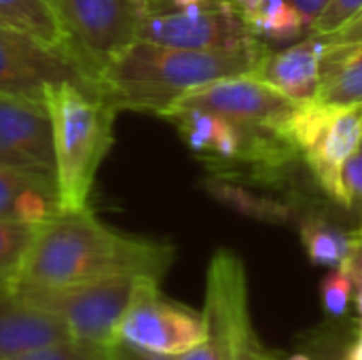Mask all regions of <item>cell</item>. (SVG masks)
<instances>
[{"label": "cell", "mask_w": 362, "mask_h": 360, "mask_svg": "<svg viewBox=\"0 0 362 360\" xmlns=\"http://www.w3.org/2000/svg\"><path fill=\"white\" fill-rule=\"evenodd\" d=\"M174 257V246L125 236L91 208L59 212L38 227L15 284L66 286L119 276L161 280Z\"/></svg>", "instance_id": "cell-1"}, {"label": "cell", "mask_w": 362, "mask_h": 360, "mask_svg": "<svg viewBox=\"0 0 362 360\" xmlns=\"http://www.w3.org/2000/svg\"><path fill=\"white\" fill-rule=\"evenodd\" d=\"M265 45L244 51H193L136 40L100 74V91L117 110L163 115L185 93L218 79L250 74Z\"/></svg>", "instance_id": "cell-2"}, {"label": "cell", "mask_w": 362, "mask_h": 360, "mask_svg": "<svg viewBox=\"0 0 362 360\" xmlns=\"http://www.w3.org/2000/svg\"><path fill=\"white\" fill-rule=\"evenodd\" d=\"M45 106L53 125L59 210H87L95 174L112 144V125L119 110L100 87L78 81L49 85Z\"/></svg>", "instance_id": "cell-3"}, {"label": "cell", "mask_w": 362, "mask_h": 360, "mask_svg": "<svg viewBox=\"0 0 362 360\" xmlns=\"http://www.w3.org/2000/svg\"><path fill=\"white\" fill-rule=\"evenodd\" d=\"M163 119L176 125L189 149L216 174L233 166H248L261 174H276L301 155L299 146L286 134L238 125L208 110H170Z\"/></svg>", "instance_id": "cell-4"}, {"label": "cell", "mask_w": 362, "mask_h": 360, "mask_svg": "<svg viewBox=\"0 0 362 360\" xmlns=\"http://www.w3.org/2000/svg\"><path fill=\"white\" fill-rule=\"evenodd\" d=\"M142 276H119L98 282L36 286L13 284L32 306L55 316L76 342L112 346L117 327L140 284Z\"/></svg>", "instance_id": "cell-5"}, {"label": "cell", "mask_w": 362, "mask_h": 360, "mask_svg": "<svg viewBox=\"0 0 362 360\" xmlns=\"http://www.w3.org/2000/svg\"><path fill=\"white\" fill-rule=\"evenodd\" d=\"M70 51L98 81L102 70L140 38L153 0H47Z\"/></svg>", "instance_id": "cell-6"}, {"label": "cell", "mask_w": 362, "mask_h": 360, "mask_svg": "<svg viewBox=\"0 0 362 360\" xmlns=\"http://www.w3.org/2000/svg\"><path fill=\"white\" fill-rule=\"evenodd\" d=\"M204 339V314L165 299L155 278L140 280L115 333L117 344L172 359L189 352Z\"/></svg>", "instance_id": "cell-7"}, {"label": "cell", "mask_w": 362, "mask_h": 360, "mask_svg": "<svg viewBox=\"0 0 362 360\" xmlns=\"http://www.w3.org/2000/svg\"><path fill=\"white\" fill-rule=\"evenodd\" d=\"M193 51H244L261 47L235 2L208 0L191 8L153 13L140 28V38Z\"/></svg>", "instance_id": "cell-8"}, {"label": "cell", "mask_w": 362, "mask_h": 360, "mask_svg": "<svg viewBox=\"0 0 362 360\" xmlns=\"http://www.w3.org/2000/svg\"><path fill=\"white\" fill-rule=\"evenodd\" d=\"M59 81L100 87L70 49L0 21V93L45 102L47 87Z\"/></svg>", "instance_id": "cell-9"}, {"label": "cell", "mask_w": 362, "mask_h": 360, "mask_svg": "<svg viewBox=\"0 0 362 360\" xmlns=\"http://www.w3.org/2000/svg\"><path fill=\"white\" fill-rule=\"evenodd\" d=\"M288 134L320 189L341 204L339 174L344 163L361 149L362 104L348 108H322L314 102L301 104Z\"/></svg>", "instance_id": "cell-10"}, {"label": "cell", "mask_w": 362, "mask_h": 360, "mask_svg": "<svg viewBox=\"0 0 362 360\" xmlns=\"http://www.w3.org/2000/svg\"><path fill=\"white\" fill-rule=\"evenodd\" d=\"M182 108L208 110L238 125L291 136V123L301 104L250 74H240L212 81L185 93L165 112Z\"/></svg>", "instance_id": "cell-11"}, {"label": "cell", "mask_w": 362, "mask_h": 360, "mask_svg": "<svg viewBox=\"0 0 362 360\" xmlns=\"http://www.w3.org/2000/svg\"><path fill=\"white\" fill-rule=\"evenodd\" d=\"M204 314L212 316L223 329L225 360L267 359L250 320L246 269L233 250H216L208 265Z\"/></svg>", "instance_id": "cell-12"}, {"label": "cell", "mask_w": 362, "mask_h": 360, "mask_svg": "<svg viewBox=\"0 0 362 360\" xmlns=\"http://www.w3.org/2000/svg\"><path fill=\"white\" fill-rule=\"evenodd\" d=\"M0 168L55 176L53 125L45 102L0 93Z\"/></svg>", "instance_id": "cell-13"}, {"label": "cell", "mask_w": 362, "mask_h": 360, "mask_svg": "<svg viewBox=\"0 0 362 360\" xmlns=\"http://www.w3.org/2000/svg\"><path fill=\"white\" fill-rule=\"evenodd\" d=\"M329 45L320 36H310L284 51H265L250 76L276 87L299 104L316 100L320 89V62Z\"/></svg>", "instance_id": "cell-14"}, {"label": "cell", "mask_w": 362, "mask_h": 360, "mask_svg": "<svg viewBox=\"0 0 362 360\" xmlns=\"http://www.w3.org/2000/svg\"><path fill=\"white\" fill-rule=\"evenodd\" d=\"M64 339L72 337L55 316L25 301L13 286L0 289V360H17Z\"/></svg>", "instance_id": "cell-15"}, {"label": "cell", "mask_w": 362, "mask_h": 360, "mask_svg": "<svg viewBox=\"0 0 362 360\" xmlns=\"http://www.w3.org/2000/svg\"><path fill=\"white\" fill-rule=\"evenodd\" d=\"M59 212L55 176L0 168V221L42 225Z\"/></svg>", "instance_id": "cell-16"}, {"label": "cell", "mask_w": 362, "mask_h": 360, "mask_svg": "<svg viewBox=\"0 0 362 360\" xmlns=\"http://www.w3.org/2000/svg\"><path fill=\"white\" fill-rule=\"evenodd\" d=\"M314 104L322 108L362 104V42L327 49L320 62V89Z\"/></svg>", "instance_id": "cell-17"}, {"label": "cell", "mask_w": 362, "mask_h": 360, "mask_svg": "<svg viewBox=\"0 0 362 360\" xmlns=\"http://www.w3.org/2000/svg\"><path fill=\"white\" fill-rule=\"evenodd\" d=\"M299 238L308 259L320 267H339L348 261L354 236L331 223L322 214H310L299 225Z\"/></svg>", "instance_id": "cell-18"}, {"label": "cell", "mask_w": 362, "mask_h": 360, "mask_svg": "<svg viewBox=\"0 0 362 360\" xmlns=\"http://www.w3.org/2000/svg\"><path fill=\"white\" fill-rule=\"evenodd\" d=\"M242 15L261 40H291L308 28L305 17L288 0H255L242 8Z\"/></svg>", "instance_id": "cell-19"}, {"label": "cell", "mask_w": 362, "mask_h": 360, "mask_svg": "<svg viewBox=\"0 0 362 360\" xmlns=\"http://www.w3.org/2000/svg\"><path fill=\"white\" fill-rule=\"evenodd\" d=\"M208 193L218 199L221 204L229 206L231 210L246 214L257 221H267V223H288L293 219V206L272 199L267 195L255 193L250 189H244L240 185L229 182L227 178L212 176L208 182Z\"/></svg>", "instance_id": "cell-20"}, {"label": "cell", "mask_w": 362, "mask_h": 360, "mask_svg": "<svg viewBox=\"0 0 362 360\" xmlns=\"http://www.w3.org/2000/svg\"><path fill=\"white\" fill-rule=\"evenodd\" d=\"M0 21L25 30L51 45L68 47V38L47 0H0Z\"/></svg>", "instance_id": "cell-21"}, {"label": "cell", "mask_w": 362, "mask_h": 360, "mask_svg": "<svg viewBox=\"0 0 362 360\" xmlns=\"http://www.w3.org/2000/svg\"><path fill=\"white\" fill-rule=\"evenodd\" d=\"M40 225L0 221V289L13 286Z\"/></svg>", "instance_id": "cell-22"}, {"label": "cell", "mask_w": 362, "mask_h": 360, "mask_svg": "<svg viewBox=\"0 0 362 360\" xmlns=\"http://www.w3.org/2000/svg\"><path fill=\"white\" fill-rule=\"evenodd\" d=\"M354 301V274L344 263L335 269H331L322 282H320V303L322 310L333 316L341 318L348 314L350 303Z\"/></svg>", "instance_id": "cell-23"}, {"label": "cell", "mask_w": 362, "mask_h": 360, "mask_svg": "<svg viewBox=\"0 0 362 360\" xmlns=\"http://www.w3.org/2000/svg\"><path fill=\"white\" fill-rule=\"evenodd\" d=\"M17 360H110V346H95L76 339H64L38 348Z\"/></svg>", "instance_id": "cell-24"}, {"label": "cell", "mask_w": 362, "mask_h": 360, "mask_svg": "<svg viewBox=\"0 0 362 360\" xmlns=\"http://www.w3.org/2000/svg\"><path fill=\"white\" fill-rule=\"evenodd\" d=\"M358 13H362V0H331L325 11L310 23V36H331L348 21H352Z\"/></svg>", "instance_id": "cell-25"}, {"label": "cell", "mask_w": 362, "mask_h": 360, "mask_svg": "<svg viewBox=\"0 0 362 360\" xmlns=\"http://www.w3.org/2000/svg\"><path fill=\"white\" fill-rule=\"evenodd\" d=\"M204 323H206V339L174 360H225V337L221 325L208 314H204Z\"/></svg>", "instance_id": "cell-26"}, {"label": "cell", "mask_w": 362, "mask_h": 360, "mask_svg": "<svg viewBox=\"0 0 362 360\" xmlns=\"http://www.w3.org/2000/svg\"><path fill=\"white\" fill-rule=\"evenodd\" d=\"M341 206L352 208L362 204V151H356L341 168Z\"/></svg>", "instance_id": "cell-27"}, {"label": "cell", "mask_w": 362, "mask_h": 360, "mask_svg": "<svg viewBox=\"0 0 362 360\" xmlns=\"http://www.w3.org/2000/svg\"><path fill=\"white\" fill-rule=\"evenodd\" d=\"M327 45H356L362 42V13H358L352 21H348L341 30H337L331 36H325Z\"/></svg>", "instance_id": "cell-28"}, {"label": "cell", "mask_w": 362, "mask_h": 360, "mask_svg": "<svg viewBox=\"0 0 362 360\" xmlns=\"http://www.w3.org/2000/svg\"><path fill=\"white\" fill-rule=\"evenodd\" d=\"M110 360H174L172 356H161V354H148L140 352L134 348H127L123 344H112L110 346Z\"/></svg>", "instance_id": "cell-29"}, {"label": "cell", "mask_w": 362, "mask_h": 360, "mask_svg": "<svg viewBox=\"0 0 362 360\" xmlns=\"http://www.w3.org/2000/svg\"><path fill=\"white\" fill-rule=\"evenodd\" d=\"M288 2L305 17L308 28H310V23L325 11V6H327L331 0H288Z\"/></svg>", "instance_id": "cell-30"}, {"label": "cell", "mask_w": 362, "mask_h": 360, "mask_svg": "<svg viewBox=\"0 0 362 360\" xmlns=\"http://www.w3.org/2000/svg\"><path fill=\"white\" fill-rule=\"evenodd\" d=\"M204 2H208V0H153V13L174 11V8H191V6H199Z\"/></svg>", "instance_id": "cell-31"}, {"label": "cell", "mask_w": 362, "mask_h": 360, "mask_svg": "<svg viewBox=\"0 0 362 360\" xmlns=\"http://www.w3.org/2000/svg\"><path fill=\"white\" fill-rule=\"evenodd\" d=\"M346 265H348L352 272L362 274V238H354V242H352V250H350V257H348Z\"/></svg>", "instance_id": "cell-32"}, {"label": "cell", "mask_w": 362, "mask_h": 360, "mask_svg": "<svg viewBox=\"0 0 362 360\" xmlns=\"http://www.w3.org/2000/svg\"><path fill=\"white\" fill-rule=\"evenodd\" d=\"M344 360H362V327L361 331H358V337L346 348Z\"/></svg>", "instance_id": "cell-33"}, {"label": "cell", "mask_w": 362, "mask_h": 360, "mask_svg": "<svg viewBox=\"0 0 362 360\" xmlns=\"http://www.w3.org/2000/svg\"><path fill=\"white\" fill-rule=\"evenodd\" d=\"M352 274H354V306H356L362 327V274H356V272H352Z\"/></svg>", "instance_id": "cell-34"}, {"label": "cell", "mask_w": 362, "mask_h": 360, "mask_svg": "<svg viewBox=\"0 0 362 360\" xmlns=\"http://www.w3.org/2000/svg\"><path fill=\"white\" fill-rule=\"evenodd\" d=\"M233 2H235V4H238L240 8H244V6H248L250 2H255V0H233Z\"/></svg>", "instance_id": "cell-35"}, {"label": "cell", "mask_w": 362, "mask_h": 360, "mask_svg": "<svg viewBox=\"0 0 362 360\" xmlns=\"http://www.w3.org/2000/svg\"><path fill=\"white\" fill-rule=\"evenodd\" d=\"M288 360H312L310 356H305V354H295V356H291Z\"/></svg>", "instance_id": "cell-36"}, {"label": "cell", "mask_w": 362, "mask_h": 360, "mask_svg": "<svg viewBox=\"0 0 362 360\" xmlns=\"http://www.w3.org/2000/svg\"><path fill=\"white\" fill-rule=\"evenodd\" d=\"M352 236H354V238H362V225H361V229H358V231H354Z\"/></svg>", "instance_id": "cell-37"}, {"label": "cell", "mask_w": 362, "mask_h": 360, "mask_svg": "<svg viewBox=\"0 0 362 360\" xmlns=\"http://www.w3.org/2000/svg\"><path fill=\"white\" fill-rule=\"evenodd\" d=\"M358 151H362V142H361V149H358Z\"/></svg>", "instance_id": "cell-38"}, {"label": "cell", "mask_w": 362, "mask_h": 360, "mask_svg": "<svg viewBox=\"0 0 362 360\" xmlns=\"http://www.w3.org/2000/svg\"><path fill=\"white\" fill-rule=\"evenodd\" d=\"M265 360H272V359H265Z\"/></svg>", "instance_id": "cell-39"}]
</instances>
